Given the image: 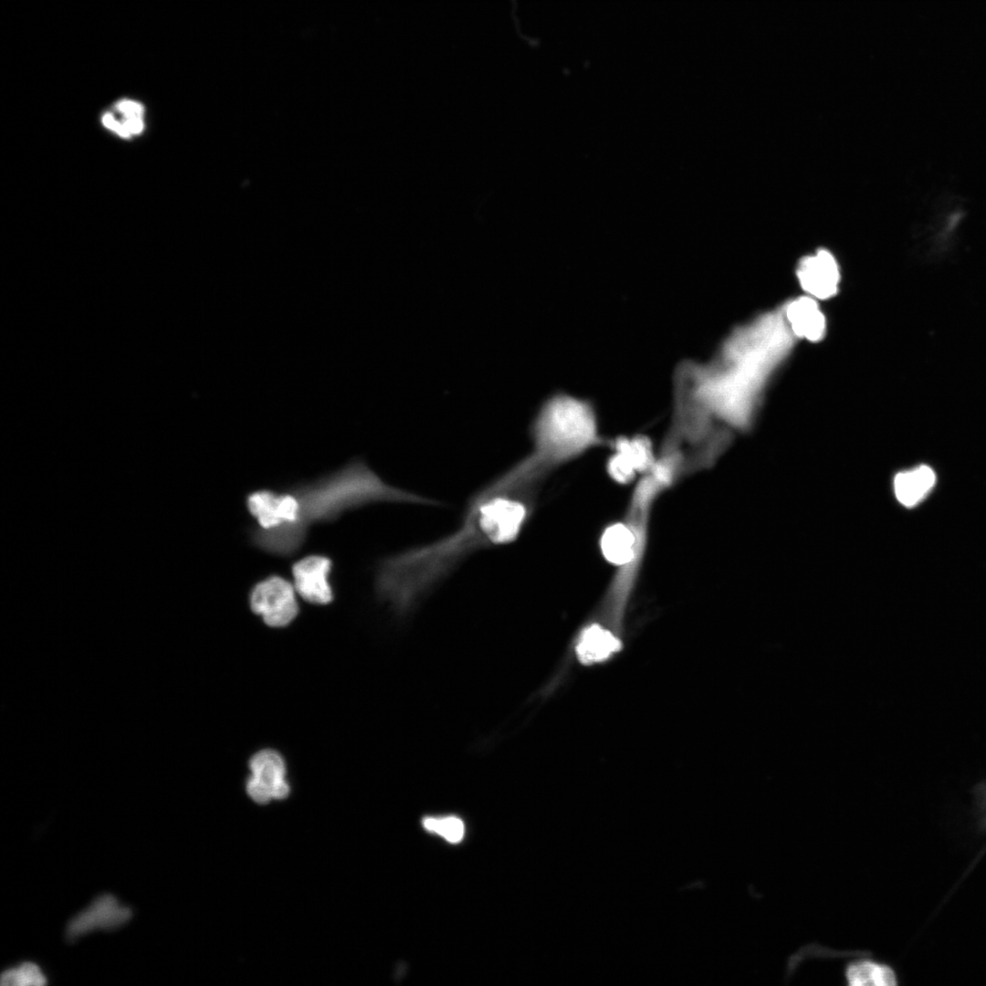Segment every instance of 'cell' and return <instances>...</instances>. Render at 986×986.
<instances>
[{"instance_id":"1","label":"cell","mask_w":986,"mask_h":986,"mask_svg":"<svg viewBox=\"0 0 986 986\" xmlns=\"http://www.w3.org/2000/svg\"><path fill=\"white\" fill-rule=\"evenodd\" d=\"M535 494L485 485L468 499L459 527L432 543L386 557L375 590L400 616L468 555L517 540L531 518Z\"/></svg>"},{"instance_id":"2","label":"cell","mask_w":986,"mask_h":986,"mask_svg":"<svg viewBox=\"0 0 986 986\" xmlns=\"http://www.w3.org/2000/svg\"><path fill=\"white\" fill-rule=\"evenodd\" d=\"M795 339L779 309L731 331L709 362L680 367L694 394L719 424L746 430Z\"/></svg>"},{"instance_id":"3","label":"cell","mask_w":986,"mask_h":986,"mask_svg":"<svg viewBox=\"0 0 986 986\" xmlns=\"http://www.w3.org/2000/svg\"><path fill=\"white\" fill-rule=\"evenodd\" d=\"M288 489L299 503L297 520L268 530L257 526L250 530L256 548L281 557L301 548L312 525L333 521L345 511L377 502L433 504L429 498L387 483L362 460Z\"/></svg>"},{"instance_id":"4","label":"cell","mask_w":986,"mask_h":986,"mask_svg":"<svg viewBox=\"0 0 986 986\" xmlns=\"http://www.w3.org/2000/svg\"><path fill=\"white\" fill-rule=\"evenodd\" d=\"M530 435L531 450L511 467L521 478L535 486L554 468L603 443L592 404L562 393L541 404Z\"/></svg>"},{"instance_id":"5","label":"cell","mask_w":986,"mask_h":986,"mask_svg":"<svg viewBox=\"0 0 986 986\" xmlns=\"http://www.w3.org/2000/svg\"><path fill=\"white\" fill-rule=\"evenodd\" d=\"M649 515L650 512L635 511L628 512L625 516V523L631 528L635 537L633 551L630 556L619 564L608 587L603 605L609 623L616 629L621 624L642 566L647 543Z\"/></svg>"},{"instance_id":"6","label":"cell","mask_w":986,"mask_h":986,"mask_svg":"<svg viewBox=\"0 0 986 986\" xmlns=\"http://www.w3.org/2000/svg\"><path fill=\"white\" fill-rule=\"evenodd\" d=\"M295 587L279 575H270L257 582L249 593L252 612L274 628L288 625L299 614Z\"/></svg>"},{"instance_id":"7","label":"cell","mask_w":986,"mask_h":986,"mask_svg":"<svg viewBox=\"0 0 986 986\" xmlns=\"http://www.w3.org/2000/svg\"><path fill=\"white\" fill-rule=\"evenodd\" d=\"M796 275L802 288L815 299H827L837 291L840 267L834 255L825 248L803 257L798 263Z\"/></svg>"},{"instance_id":"8","label":"cell","mask_w":986,"mask_h":986,"mask_svg":"<svg viewBox=\"0 0 986 986\" xmlns=\"http://www.w3.org/2000/svg\"><path fill=\"white\" fill-rule=\"evenodd\" d=\"M332 561L322 554H310L291 567L296 592L305 601L318 605L330 603L333 590L330 582Z\"/></svg>"},{"instance_id":"9","label":"cell","mask_w":986,"mask_h":986,"mask_svg":"<svg viewBox=\"0 0 986 986\" xmlns=\"http://www.w3.org/2000/svg\"><path fill=\"white\" fill-rule=\"evenodd\" d=\"M131 917L130 907L121 905L114 896L104 894L72 918L68 924L67 935L73 939L98 928H116L129 921Z\"/></svg>"},{"instance_id":"10","label":"cell","mask_w":986,"mask_h":986,"mask_svg":"<svg viewBox=\"0 0 986 986\" xmlns=\"http://www.w3.org/2000/svg\"><path fill=\"white\" fill-rule=\"evenodd\" d=\"M783 317L797 339L818 341L825 334V317L815 299L805 296L788 301L781 307Z\"/></svg>"},{"instance_id":"11","label":"cell","mask_w":986,"mask_h":986,"mask_svg":"<svg viewBox=\"0 0 986 986\" xmlns=\"http://www.w3.org/2000/svg\"><path fill=\"white\" fill-rule=\"evenodd\" d=\"M250 778L267 788L272 799H283L289 792V786L285 779L286 764L283 757L276 750H262L255 753L249 760Z\"/></svg>"},{"instance_id":"12","label":"cell","mask_w":986,"mask_h":986,"mask_svg":"<svg viewBox=\"0 0 986 986\" xmlns=\"http://www.w3.org/2000/svg\"><path fill=\"white\" fill-rule=\"evenodd\" d=\"M935 482V472L925 465L899 472L893 482L895 496L902 505L914 507L926 498Z\"/></svg>"},{"instance_id":"13","label":"cell","mask_w":986,"mask_h":986,"mask_svg":"<svg viewBox=\"0 0 986 986\" xmlns=\"http://www.w3.org/2000/svg\"><path fill=\"white\" fill-rule=\"evenodd\" d=\"M844 979L850 986H894L898 976L892 966L873 959L854 960L844 969Z\"/></svg>"},{"instance_id":"14","label":"cell","mask_w":986,"mask_h":986,"mask_svg":"<svg viewBox=\"0 0 986 986\" xmlns=\"http://www.w3.org/2000/svg\"><path fill=\"white\" fill-rule=\"evenodd\" d=\"M246 504L257 527L268 530L284 523L280 490H255L247 495Z\"/></svg>"},{"instance_id":"15","label":"cell","mask_w":986,"mask_h":986,"mask_svg":"<svg viewBox=\"0 0 986 986\" xmlns=\"http://www.w3.org/2000/svg\"><path fill=\"white\" fill-rule=\"evenodd\" d=\"M619 647L620 641L614 634L598 624H592L582 631L577 650L581 661L588 664L608 657Z\"/></svg>"},{"instance_id":"16","label":"cell","mask_w":986,"mask_h":986,"mask_svg":"<svg viewBox=\"0 0 986 986\" xmlns=\"http://www.w3.org/2000/svg\"><path fill=\"white\" fill-rule=\"evenodd\" d=\"M613 449L625 455L637 473H646L656 459L650 440L644 435L619 437L614 442Z\"/></svg>"},{"instance_id":"17","label":"cell","mask_w":986,"mask_h":986,"mask_svg":"<svg viewBox=\"0 0 986 986\" xmlns=\"http://www.w3.org/2000/svg\"><path fill=\"white\" fill-rule=\"evenodd\" d=\"M47 982L40 968L33 962H24L17 968L7 969L1 974L3 986H40Z\"/></svg>"},{"instance_id":"18","label":"cell","mask_w":986,"mask_h":986,"mask_svg":"<svg viewBox=\"0 0 986 986\" xmlns=\"http://www.w3.org/2000/svg\"><path fill=\"white\" fill-rule=\"evenodd\" d=\"M423 825L427 831L435 832L451 843L461 841L465 831L463 822L455 816L427 817L423 820Z\"/></svg>"},{"instance_id":"19","label":"cell","mask_w":986,"mask_h":986,"mask_svg":"<svg viewBox=\"0 0 986 986\" xmlns=\"http://www.w3.org/2000/svg\"><path fill=\"white\" fill-rule=\"evenodd\" d=\"M607 472L614 481L621 484L631 482L637 473L632 461L623 453L614 450L607 462Z\"/></svg>"},{"instance_id":"20","label":"cell","mask_w":986,"mask_h":986,"mask_svg":"<svg viewBox=\"0 0 986 986\" xmlns=\"http://www.w3.org/2000/svg\"><path fill=\"white\" fill-rule=\"evenodd\" d=\"M116 108L124 115V117H142L143 112V107L140 103L129 100H123L118 102Z\"/></svg>"},{"instance_id":"21","label":"cell","mask_w":986,"mask_h":986,"mask_svg":"<svg viewBox=\"0 0 986 986\" xmlns=\"http://www.w3.org/2000/svg\"><path fill=\"white\" fill-rule=\"evenodd\" d=\"M102 122L106 127L113 130L121 137L127 138L131 135L123 123L117 121L110 113H106L103 115Z\"/></svg>"},{"instance_id":"22","label":"cell","mask_w":986,"mask_h":986,"mask_svg":"<svg viewBox=\"0 0 986 986\" xmlns=\"http://www.w3.org/2000/svg\"><path fill=\"white\" fill-rule=\"evenodd\" d=\"M124 118L125 119H124L122 123H123V125L126 127V129L128 130V131L131 134L139 133V132H141L142 131L143 122H142L141 117H139V116H131V117H124Z\"/></svg>"}]
</instances>
